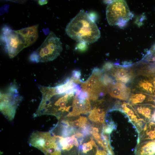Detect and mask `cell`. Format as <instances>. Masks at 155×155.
Segmentation results:
<instances>
[{"instance_id": "ba28073f", "label": "cell", "mask_w": 155, "mask_h": 155, "mask_svg": "<svg viewBox=\"0 0 155 155\" xmlns=\"http://www.w3.org/2000/svg\"><path fill=\"white\" fill-rule=\"evenodd\" d=\"M52 134L55 137L61 150L62 155H78L79 139L76 133L64 132Z\"/></svg>"}, {"instance_id": "30bf717a", "label": "cell", "mask_w": 155, "mask_h": 155, "mask_svg": "<svg viewBox=\"0 0 155 155\" xmlns=\"http://www.w3.org/2000/svg\"><path fill=\"white\" fill-rule=\"evenodd\" d=\"M113 68L109 72H105L111 75L117 82L127 84L132 82L135 77L132 69L124 67L117 63H114Z\"/></svg>"}, {"instance_id": "ac0fdd59", "label": "cell", "mask_w": 155, "mask_h": 155, "mask_svg": "<svg viewBox=\"0 0 155 155\" xmlns=\"http://www.w3.org/2000/svg\"><path fill=\"white\" fill-rule=\"evenodd\" d=\"M148 141L155 142V123L152 121L147 122L145 124L139 134L137 144Z\"/></svg>"}, {"instance_id": "8fae6325", "label": "cell", "mask_w": 155, "mask_h": 155, "mask_svg": "<svg viewBox=\"0 0 155 155\" xmlns=\"http://www.w3.org/2000/svg\"><path fill=\"white\" fill-rule=\"evenodd\" d=\"M92 108L91 102L89 98L82 99L75 95L72 111L68 117L88 114L90 113Z\"/></svg>"}, {"instance_id": "d4e9b609", "label": "cell", "mask_w": 155, "mask_h": 155, "mask_svg": "<svg viewBox=\"0 0 155 155\" xmlns=\"http://www.w3.org/2000/svg\"><path fill=\"white\" fill-rule=\"evenodd\" d=\"M144 59L146 61L148 62H152L155 63V55L152 57L147 54L144 57Z\"/></svg>"}, {"instance_id": "f1b7e54d", "label": "cell", "mask_w": 155, "mask_h": 155, "mask_svg": "<svg viewBox=\"0 0 155 155\" xmlns=\"http://www.w3.org/2000/svg\"><path fill=\"white\" fill-rule=\"evenodd\" d=\"M154 50L155 51V45H154Z\"/></svg>"}, {"instance_id": "603a6c76", "label": "cell", "mask_w": 155, "mask_h": 155, "mask_svg": "<svg viewBox=\"0 0 155 155\" xmlns=\"http://www.w3.org/2000/svg\"><path fill=\"white\" fill-rule=\"evenodd\" d=\"M114 66V63L108 61L104 63L101 69L104 72H108L113 68Z\"/></svg>"}, {"instance_id": "e0dca14e", "label": "cell", "mask_w": 155, "mask_h": 155, "mask_svg": "<svg viewBox=\"0 0 155 155\" xmlns=\"http://www.w3.org/2000/svg\"><path fill=\"white\" fill-rule=\"evenodd\" d=\"M140 118L146 122L153 119L155 112V106L146 103L132 105Z\"/></svg>"}, {"instance_id": "6da1fadb", "label": "cell", "mask_w": 155, "mask_h": 155, "mask_svg": "<svg viewBox=\"0 0 155 155\" xmlns=\"http://www.w3.org/2000/svg\"><path fill=\"white\" fill-rule=\"evenodd\" d=\"M65 31L71 38L80 42L92 43L100 38V31L95 22L83 9L68 23Z\"/></svg>"}, {"instance_id": "7c38bea8", "label": "cell", "mask_w": 155, "mask_h": 155, "mask_svg": "<svg viewBox=\"0 0 155 155\" xmlns=\"http://www.w3.org/2000/svg\"><path fill=\"white\" fill-rule=\"evenodd\" d=\"M79 142L78 155H96L98 147L91 134L85 135Z\"/></svg>"}, {"instance_id": "44dd1931", "label": "cell", "mask_w": 155, "mask_h": 155, "mask_svg": "<svg viewBox=\"0 0 155 155\" xmlns=\"http://www.w3.org/2000/svg\"><path fill=\"white\" fill-rule=\"evenodd\" d=\"M100 80L102 83L108 88L117 82L113 78L109 73L104 72L101 76Z\"/></svg>"}, {"instance_id": "484cf974", "label": "cell", "mask_w": 155, "mask_h": 155, "mask_svg": "<svg viewBox=\"0 0 155 155\" xmlns=\"http://www.w3.org/2000/svg\"><path fill=\"white\" fill-rule=\"evenodd\" d=\"M96 155H111L106 151L101 149H98Z\"/></svg>"}, {"instance_id": "7a4b0ae2", "label": "cell", "mask_w": 155, "mask_h": 155, "mask_svg": "<svg viewBox=\"0 0 155 155\" xmlns=\"http://www.w3.org/2000/svg\"><path fill=\"white\" fill-rule=\"evenodd\" d=\"M62 50L60 39L51 31L40 46L31 53L29 59L36 63L52 61L59 55Z\"/></svg>"}, {"instance_id": "2e32d148", "label": "cell", "mask_w": 155, "mask_h": 155, "mask_svg": "<svg viewBox=\"0 0 155 155\" xmlns=\"http://www.w3.org/2000/svg\"><path fill=\"white\" fill-rule=\"evenodd\" d=\"M113 108L119 109L124 112L135 126L143 120L139 117L132 105L129 103L118 101Z\"/></svg>"}, {"instance_id": "5bb4252c", "label": "cell", "mask_w": 155, "mask_h": 155, "mask_svg": "<svg viewBox=\"0 0 155 155\" xmlns=\"http://www.w3.org/2000/svg\"><path fill=\"white\" fill-rule=\"evenodd\" d=\"M131 89L126 84L117 82L109 88L108 93L112 97L120 100H128L131 93Z\"/></svg>"}, {"instance_id": "4fadbf2b", "label": "cell", "mask_w": 155, "mask_h": 155, "mask_svg": "<svg viewBox=\"0 0 155 155\" xmlns=\"http://www.w3.org/2000/svg\"><path fill=\"white\" fill-rule=\"evenodd\" d=\"M102 103H94L89 113L88 119L92 125L97 126L103 127L105 125L106 111L100 104Z\"/></svg>"}, {"instance_id": "3957f363", "label": "cell", "mask_w": 155, "mask_h": 155, "mask_svg": "<svg viewBox=\"0 0 155 155\" xmlns=\"http://www.w3.org/2000/svg\"><path fill=\"white\" fill-rule=\"evenodd\" d=\"M103 73L101 69L95 67L88 79L81 84L82 90L88 94L90 101L94 103L103 101L102 98L108 92V88L100 80Z\"/></svg>"}, {"instance_id": "7402d4cb", "label": "cell", "mask_w": 155, "mask_h": 155, "mask_svg": "<svg viewBox=\"0 0 155 155\" xmlns=\"http://www.w3.org/2000/svg\"><path fill=\"white\" fill-rule=\"evenodd\" d=\"M81 72L80 70L75 69L73 71L71 78L74 82L77 84H81L82 82L80 80Z\"/></svg>"}, {"instance_id": "5b68a950", "label": "cell", "mask_w": 155, "mask_h": 155, "mask_svg": "<svg viewBox=\"0 0 155 155\" xmlns=\"http://www.w3.org/2000/svg\"><path fill=\"white\" fill-rule=\"evenodd\" d=\"M22 97L19 93L17 85L14 82L6 90L0 92V111L10 121L14 119L16 109Z\"/></svg>"}, {"instance_id": "9a60e30c", "label": "cell", "mask_w": 155, "mask_h": 155, "mask_svg": "<svg viewBox=\"0 0 155 155\" xmlns=\"http://www.w3.org/2000/svg\"><path fill=\"white\" fill-rule=\"evenodd\" d=\"M39 25H35L24 28L14 30L23 38L25 43V48L30 46L37 40L38 37Z\"/></svg>"}, {"instance_id": "83f0119b", "label": "cell", "mask_w": 155, "mask_h": 155, "mask_svg": "<svg viewBox=\"0 0 155 155\" xmlns=\"http://www.w3.org/2000/svg\"><path fill=\"white\" fill-rule=\"evenodd\" d=\"M152 82L154 86L155 87V77L153 78Z\"/></svg>"}, {"instance_id": "52a82bcc", "label": "cell", "mask_w": 155, "mask_h": 155, "mask_svg": "<svg viewBox=\"0 0 155 155\" xmlns=\"http://www.w3.org/2000/svg\"><path fill=\"white\" fill-rule=\"evenodd\" d=\"M0 39L10 58H13L25 48L23 38L6 25L2 28Z\"/></svg>"}, {"instance_id": "ffe728a7", "label": "cell", "mask_w": 155, "mask_h": 155, "mask_svg": "<svg viewBox=\"0 0 155 155\" xmlns=\"http://www.w3.org/2000/svg\"><path fill=\"white\" fill-rule=\"evenodd\" d=\"M129 103L131 105L146 104L147 102L153 100L152 96L137 92L132 91L128 99Z\"/></svg>"}, {"instance_id": "9c48e42d", "label": "cell", "mask_w": 155, "mask_h": 155, "mask_svg": "<svg viewBox=\"0 0 155 155\" xmlns=\"http://www.w3.org/2000/svg\"><path fill=\"white\" fill-rule=\"evenodd\" d=\"M149 77L140 75L135 76L131 82L132 91L142 92L155 96V87Z\"/></svg>"}, {"instance_id": "8992f818", "label": "cell", "mask_w": 155, "mask_h": 155, "mask_svg": "<svg viewBox=\"0 0 155 155\" xmlns=\"http://www.w3.org/2000/svg\"><path fill=\"white\" fill-rule=\"evenodd\" d=\"M106 16L110 25L122 27L132 17L133 14L125 1L117 0L109 2L106 9Z\"/></svg>"}, {"instance_id": "277c9868", "label": "cell", "mask_w": 155, "mask_h": 155, "mask_svg": "<svg viewBox=\"0 0 155 155\" xmlns=\"http://www.w3.org/2000/svg\"><path fill=\"white\" fill-rule=\"evenodd\" d=\"M29 143L40 150L44 155H62L61 150L55 137L50 131H35L30 135Z\"/></svg>"}, {"instance_id": "4316f807", "label": "cell", "mask_w": 155, "mask_h": 155, "mask_svg": "<svg viewBox=\"0 0 155 155\" xmlns=\"http://www.w3.org/2000/svg\"><path fill=\"white\" fill-rule=\"evenodd\" d=\"M48 1L46 0H39L38 1V4L40 5H42L46 4Z\"/></svg>"}, {"instance_id": "cb8c5ba5", "label": "cell", "mask_w": 155, "mask_h": 155, "mask_svg": "<svg viewBox=\"0 0 155 155\" xmlns=\"http://www.w3.org/2000/svg\"><path fill=\"white\" fill-rule=\"evenodd\" d=\"M86 44L84 42H79L77 45L76 49L81 52L86 51L88 48Z\"/></svg>"}, {"instance_id": "d6986e66", "label": "cell", "mask_w": 155, "mask_h": 155, "mask_svg": "<svg viewBox=\"0 0 155 155\" xmlns=\"http://www.w3.org/2000/svg\"><path fill=\"white\" fill-rule=\"evenodd\" d=\"M135 154V155H155V142L146 141L137 144Z\"/></svg>"}]
</instances>
